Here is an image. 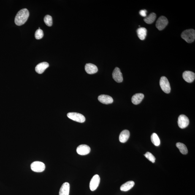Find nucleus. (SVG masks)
<instances>
[{"label": "nucleus", "instance_id": "1", "mask_svg": "<svg viewBox=\"0 0 195 195\" xmlns=\"http://www.w3.org/2000/svg\"><path fill=\"white\" fill-rule=\"evenodd\" d=\"M29 16V12L27 9H21L19 11L15 17V24L18 26L24 24L28 20Z\"/></svg>", "mask_w": 195, "mask_h": 195}, {"label": "nucleus", "instance_id": "2", "mask_svg": "<svg viewBox=\"0 0 195 195\" xmlns=\"http://www.w3.org/2000/svg\"><path fill=\"white\" fill-rule=\"evenodd\" d=\"M181 37L188 43L194 42L195 39V30L193 29L185 30L182 33Z\"/></svg>", "mask_w": 195, "mask_h": 195}, {"label": "nucleus", "instance_id": "3", "mask_svg": "<svg viewBox=\"0 0 195 195\" xmlns=\"http://www.w3.org/2000/svg\"><path fill=\"white\" fill-rule=\"evenodd\" d=\"M160 85L161 89L164 93L169 94L170 92L171 89L170 84L166 77H161L160 80Z\"/></svg>", "mask_w": 195, "mask_h": 195}, {"label": "nucleus", "instance_id": "4", "mask_svg": "<svg viewBox=\"0 0 195 195\" xmlns=\"http://www.w3.org/2000/svg\"><path fill=\"white\" fill-rule=\"evenodd\" d=\"M68 118L79 123H83L85 121V118L82 114L76 112H69L67 115Z\"/></svg>", "mask_w": 195, "mask_h": 195}, {"label": "nucleus", "instance_id": "5", "mask_svg": "<svg viewBox=\"0 0 195 195\" xmlns=\"http://www.w3.org/2000/svg\"><path fill=\"white\" fill-rule=\"evenodd\" d=\"M45 165L44 163L39 161H34L31 163V170L34 172H41L45 169Z\"/></svg>", "mask_w": 195, "mask_h": 195}, {"label": "nucleus", "instance_id": "6", "mask_svg": "<svg viewBox=\"0 0 195 195\" xmlns=\"http://www.w3.org/2000/svg\"><path fill=\"white\" fill-rule=\"evenodd\" d=\"M169 23L167 19L164 16H161L157 20L156 26L159 31L164 29Z\"/></svg>", "mask_w": 195, "mask_h": 195}, {"label": "nucleus", "instance_id": "7", "mask_svg": "<svg viewBox=\"0 0 195 195\" xmlns=\"http://www.w3.org/2000/svg\"><path fill=\"white\" fill-rule=\"evenodd\" d=\"M189 123V120L186 115H181L179 116L178 120V126L181 129H184L188 126Z\"/></svg>", "mask_w": 195, "mask_h": 195}, {"label": "nucleus", "instance_id": "8", "mask_svg": "<svg viewBox=\"0 0 195 195\" xmlns=\"http://www.w3.org/2000/svg\"><path fill=\"white\" fill-rule=\"evenodd\" d=\"M100 182V178L99 176L96 175L93 176L90 183V188L92 191H95L96 189Z\"/></svg>", "mask_w": 195, "mask_h": 195}, {"label": "nucleus", "instance_id": "9", "mask_svg": "<svg viewBox=\"0 0 195 195\" xmlns=\"http://www.w3.org/2000/svg\"><path fill=\"white\" fill-rule=\"evenodd\" d=\"M91 149L89 146L86 145H81L77 147L76 151L79 154L85 155L90 153Z\"/></svg>", "mask_w": 195, "mask_h": 195}, {"label": "nucleus", "instance_id": "10", "mask_svg": "<svg viewBox=\"0 0 195 195\" xmlns=\"http://www.w3.org/2000/svg\"><path fill=\"white\" fill-rule=\"evenodd\" d=\"M112 77L115 81L118 83H120L123 81V75L120 70L118 67H116L114 69L112 73Z\"/></svg>", "mask_w": 195, "mask_h": 195}, {"label": "nucleus", "instance_id": "11", "mask_svg": "<svg viewBox=\"0 0 195 195\" xmlns=\"http://www.w3.org/2000/svg\"><path fill=\"white\" fill-rule=\"evenodd\" d=\"M184 80L188 83L194 81L195 79V74L194 72L190 71H185L183 74Z\"/></svg>", "mask_w": 195, "mask_h": 195}, {"label": "nucleus", "instance_id": "12", "mask_svg": "<svg viewBox=\"0 0 195 195\" xmlns=\"http://www.w3.org/2000/svg\"><path fill=\"white\" fill-rule=\"evenodd\" d=\"M98 99L100 102L104 104H111L113 102V98L108 95H100L98 96Z\"/></svg>", "mask_w": 195, "mask_h": 195}, {"label": "nucleus", "instance_id": "13", "mask_svg": "<svg viewBox=\"0 0 195 195\" xmlns=\"http://www.w3.org/2000/svg\"><path fill=\"white\" fill-rule=\"evenodd\" d=\"M85 70L87 73L90 74H96L98 71L97 66L91 63H88L86 64Z\"/></svg>", "mask_w": 195, "mask_h": 195}, {"label": "nucleus", "instance_id": "14", "mask_svg": "<svg viewBox=\"0 0 195 195\" xmlns=\"http://www.w3.org/2000/svg\"><path fill=\"white\" fill-rule=\"evenodd\" d=\"M49 63L46 62L39 63L36 67V71L38 74H42L49 67Z\"/></svg>", "mask_w": 195, "mask_h": 195}, {"label": "nucleus", "instance_id": "15", "mask_svg": "<svg viewBox=\"0 0 195 195\" xmlns=\"http://www.w3.org/2000/svg\"><path fill=\"white\" fill-rule=\"evenodd\" d=\"M144 97V95L142 93L136 94L131 98V102L133 104L137 105L142 102Z\"/></svg>", "mask_w": 195, "mask_h": 195}, {"label": "nucleus", "instance_id": "16", "mask_svg": "<svg viewBox=\"0 0 195 195\" xmlns=\"http://www.w3.org/2000/svg\"><path fill=\"white\" fill-rule=\"evenodd\" d=\"M69 184L66 182L62 185L60 189L59 195H69Z\"/></svg>", "mask_w": 195, "mask_h": 195}, {"label": "nucleus", "instance_id": "17", "mask_svg": "<svg viewBox=\"0 0 195 195\" xmlns=\"http://www.w3.org/2000/svg\"><path fill=\"white\" fill-rule=\"evenodd\" d=\"M129 137V131L127 130H124L120 133L119 139L120 142L125 143L128 140Z\"/></svg>", "mask_w": 195, "mask_h": 195}, {"label": "nucleus", "instance_id": "18", "mask_svg": "<svg viewBox=\"0 0 195 195\" xmlns=\"http://www.w3.org/2000/svg\"><path fill=\"white\" fill-rule=\"evenodd\" d=\"M138 36L141 40H144L145 39L147 36V30L145 28L140 27L137 30Z\"/></svg>", "mask_w": 195, "mask_h": 195}, {"label": "nucleus", "instance_id": "19", "mask_svg": "<svg viewBox=\"0 0 195 195\" xmlns=\"http://www.w3.org/2000/svg\"><path fill=\"white\" fill-rule=\"evenodd\" d=\"M134 182L131 181L127 182L121 185L120 189L122 191H128L134 186Z\"/></svg>", "mask_w": 195, "mask_h": 195}, {"label": "nucleus", "instance_id": "20", "mask_svg": "<svg viewBox=\"0 0 195 195\" xmlns=\"http://www.w3.org/2000/svg\"><path fill=\"white\" fill-rule=\"evenodd\" d=\"M176 146L179 149L180 152L182 154L186 155L188 153V149L186 145L182 143L178 142L176 144Z\"/></svg>", "mask_w": 195, "mask_h": 195}, {"label": "nucleus", "instance_id": "21", "mask_svg": "<svg viewBox=\"0 0 195 195\" xmlns=\"http://www.w3.org/2000/svg\"><path fill=\"white\" fill-rule=\"evenodd\" d=\"M156 18V15L154 13H151L148 16L146 17L144 19V21L146 23L148 24H151L155 21Z\"/></svg>", "mask_w": 195, "mask_h": 195}, {"label": "nucleus", "instance_id": "22", "mask_svg": "<svg viewBox=\"0 0 195 195\" xmlns=\"http://www.w3.org/2000/svg\"><path fill=\"white\" fill-rule=\"evenodd\" d=\"M151 142L154 145L156 146H159L160 144V140L158 135L155 133H153L151 137Z\"/></svg>", "mask_w": 195, "mask_h": 195}, {"label": "nucleus", "instance_id": "23", "mask_svg": "<svg viewBox=\"0 0 195 195\" xmlns=\"http://www.w3.org/2000/svg\"><path fill=\"white\" fill-rule=\"evenodd\" d=\"M44 22L48 26H51L53 25V19L50 15H47L44 17Z\"/></svg>", "mask_w": 195, "mask_h": 195}, {"label": "nucleus", "instance_id": "24", "mask_svg": "<svg viewBox=\"0 0 195 195\" xmlns=\"http://www.w3.org/2000/svg\"><path fill=\"white\" fill-rule=\"evenodd\" d=\"M43 36L44 32L42 30L39 29L36 31L35 33V37L36 39H42Z\"/></svg>", "mask_w": 195, "mask_h": 195}, {"label": "nucleus", "instance_id": "25", "mask_svg": "<svg viewBox=\"0 0 195 195\" xmlns=\"http://www.w3.org/2000/svg\"><path fill=\"white\" fill-rule=\"evenodd\" d=\"M144 155H145V156L147 159L149 160L151 162L153 163H155V160L156 159H155L154 156L151 153L147 152Z\"/></svg>", "mask_w": 195, "mask_h": 195}, {"label": "nucleus", "instance_id": "26", "mask_svg": "<svg viewBox=\"0 0 195 195\" xmlns=\"http://www.w3.org/2000/svg\"><path fill=\"white\" fill-rule=\"evenodd\" d=\"M147 12V11L146 9H144V10H140L139 12V14L141 16L145 17L146 16Z\"/></svg>", "mask_w": 195, "mask_h": 195}]
</instances>
